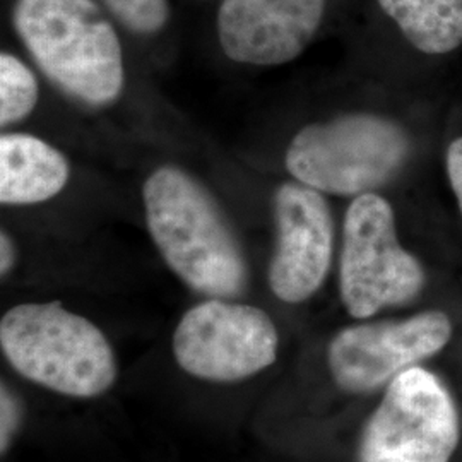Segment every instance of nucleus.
Wrapping results in <instances>:
<instances>
[{
    "label": "nucleus",
    "instance_id": "obj_1",
    "mask_svg": "<svg viewBox=\"0 0 462 462\" xmlns=\"http://www.w3.org/2000/svg\"><path fill=\"white\" fill-rule=\"evenodd\" d=\"M143 199L154 245L187 286L223 300L245 291L244 250L202 183L177 166H162L149 175Z\"/></svg>",
    "mask_w": 462,
    "mask_h": 462
},
{
    "label": "nucleus",
    "instance_id": "obj_2",
    "mask_svg": "<svg viewBox=\"0 0 462 462\" xmlns=\"http://www.w3.org/2000/svg\"><path fill=\"white\" fill-rule=\"evenodd\" d=\"M13 23L34 62L69 97L91 106L120 97L122 45L97 0H16Z\"/></svg>",
    "mask_w": 462,
    "mask_h": 462
},
{
    "label": "nucleus",
    "instance_id": "obj_3",
    "mask_svg": "<svg viewBox=\"0 0 462 462\" xmlns=\"http://www.w3.org/2000/svg\"><path fill=\"white\" fill-rule=\"evenodd\" d=\"M0 346L17 374L64 396H101L116 382V356L105 334L60 301L7 310Z\"/></svg>",
    "mask_w": 462,
    "mask_h": 462
},
{
    "label": "nucleus",
    "instance_id": "obj_4",
    "mask_svg": "<svg viewBox=\"0 0 462 462\" xmlns=\"http://www.w3.org/2000/svg\"><path fill=\"white\" fill-rule=\"evenodd\" d=\"M410 152V135L396 120L349 114L303 127L286 151V168L322 194L358 198L396 179Z\"/></svg>",
    "mask_w": 462,
    "mask_h": 462
},
{
    "label": "nucleus",
    "instance_id": "obj_5",
    "mask_svg": "<svg viewBox=\"0 0 462 462\" xmlns=\"http://www.w3.org/2000/svg\"><path fill=\"white\" fill-rule=\"evenodd\" d=\"M427 282L421 263L401 245L393 206L375 192L355 198L343 225L339 291L347 314L370 319L418 297Z\"/></svg>",
    "mask_w": 462,
    "mask_h": 462
},
{
    "label": "nucleus",
    "instance_id": "obj_6",
    "mask_svg": "<svg viewBox=\"0 0 462 462\" xmlns=\"http://www.w3.org/2000/svg\"><path fill=\"white\" fill-rule=\"evenodd\" d=\"M461 442V416L444 380L423 366L397 375L366 420L360 462H450Z\"/></svg>",
    "mask_w": 462,
    "mask_h": 462
},
{
    "label": "nucleus",
    "instance_id": "obj_7",
    "mask_svg": "<svg viewBox=\"0 0 462 462\" xmlns=\"http://www.w3.org/2000/svg\"><path fill=\"white\" fill-rule=\"evenodd\" d=\"M280 336L264 310L211 298L185 312L173 355L187 374L211 382L247 379L276 362Z\"/></svg>",
    "mask_w": 462,
    "mask_h": 462
},
{
    "label": "nucleus",
    "instance_id": "obj_8",
    "mask_svg": "<svg viewBox=\"0 0 462 462\" xmlns=\"http://www.w3.org/2000/svg\"><path fill=\"white\" fill-rule=\"evenodd\" d=\"M452 334V320L442 310L349 326L330 341V375L345 393L370 394L439 355Z\"/></svg>",
    "mask_w": 462,
    "mask_h": 462
},
{
    "label": "nucleus",
    "instance_id": "obj_9",
    "mask_svg": "<svg viewBox=\"0 0 462 462\" xmlns=\"http://www.w3.org/2000/svg\"><path fill=\"white\" fill-rule=\"evenodd\" d=\"M276 248L269 286L284 303H301L328 278L334 254V223L324 194L305 183L286 182L274 196Z\"/></svg>",
    "mask_w": 462,
    "mask_h": 462
},
{
    "label": "nucleus",
    "instance_id": "obj_10",
    "mask_svg": "<svg viewBox=\"0 0 462 462\" xmlns=\"http://www.w3.org/2000/svg\"><path fill=\"white\" fill-rule=\"evenodd\" d=\"M328 0H223L219 45L231 60L273 67L295 60L310 45Z\"/></svg>",
    "mask_w": 462,
    "mask_h": 462
},
{
    "label": "nucleus",
    "instance_id": "obj_11",
    "mask_svg": "<svg viewBox=\"0 0 462 462\" xmlns=\"http://www.w3.org/2000/svg\"><path fill=\"white\" fill-rule=\"evenodd\" d=\"M66 156L30 134L0 137V202L30 206L60 194L69 180Z\"/></svg>",
    "mask_w": 462,
    "mask_h": 462
},
{
    "label": "nucleus",
    "instance_id": "obj_12",
    "mask_svg": "<svg viewBox=\"0 0 462 462\" xmlns=\"http://www.w3.org/2000/svg\"><path fill=\"white\" fill-rule=\"evenodd\" d=\"M413 49L447 55L462 47V0H377Z\"/></svg>",
    "mask_w": 462,
    "mask_h": 462
},
{
    "label": "nucleus",
    "instance_id": "obj_13",
    "mask_svg": "<svg viewBox=\"0 0 462 462\" xmlns=\"http://www.w3.org/2000/svg\"><path fill=\"white\" fill-rule=\"evenodd\" d=\"M38 101V81L13 53L0 55V124L13 125L30 116Z\"/></svg>",
    "mask_w": 462,
    "mask_h": 462
},
{
    "label": "nucleus",
    "instance_id": "obj_14",
    "mask_svg": "<svg viewBox=\"0 0 462 462\" xmlns=\"http://www.w3.org/2000/svg\"><path fill=\"white\" fill-rule=\"evenodd\" d=\"M105 9L137 34L162 32L170 19V0H99Z\"/></svg>",
    "mask_w": 462,
    "mask_h": 462
},
{
    "label": "nucleus",
    "instance_id": "obj_15",
    "mask_svg": "<svg viewBox=\"0 0 462 462\" xmlns=\"http://www.w3.org/2000/svg\"><path fill=\"white\" fill-rule=\"evenodd\" d=\"M19 401L13 394L11 389L2 383V394H0V448L2 454L13 444V439L16 437L19 421H21V410H19Z\"/></svg>",
    "mask_w": 462,
    "mask_h": 462
},
{
    "label": "nucleus",
    "instance_id": "obj_16",
    "mask_svg": "<svg viewBox=\"0 0 462 462\" xmlns=\"http://www.w3.org/2000/svg\"><path fill=\"white\" fill-rule=\"evenodd\" d=\"M446 163L448 182L454 190L462 215V137H457L450 143L447 149Z\"/></svg>",
    "mask_w": 462,
    "mask_h": 462
},
{
    "label": "nucleus",
    "instance_id": "obj_17",
    "mask_svg": "<svg viewBox=\"0 0 462 462\" xmlns=\"http://www.w3.org/2000/svg\"><path fill=\"white\" fill-rule=\"evenodd\" d=\"M14 263H16L14 242L5 231H2V235H0V273H2V276L9 274L13 271Z\"/></svg>",
    "mask_w": 462,
    "mask_h": 462
}]
</instances>
